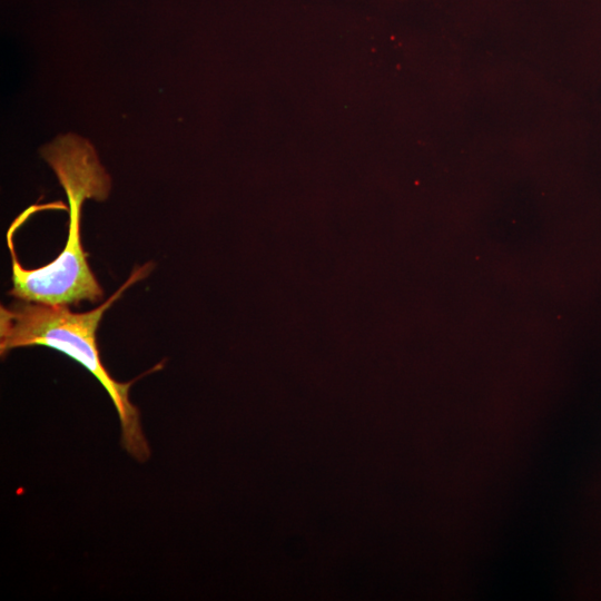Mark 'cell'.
<instances>
[{"label": "cell", "mask_w": 601, "mask_h": 601, "mask_svg": "<svg viewBox=\"0 0 601 601\" xmlns=\"http://www.w3.org/2000/svg\"><path fill=\"white\" fill-rule=\"evenodd\" d=\"M151 269L152 264L135 267L120 288L89 312L75 313L68 305L22 299L0 307L1 356L18 347L46 346L66 354L87 368L105 388L116 408L122 447L140 462L149 457L150 449L141 428L139 410L129 397L134 381L118 382L110 375L101 362L96 333L110 306Z\"/></svg>", "instance_id": "1"}, {"label": "cell", "mask_w": 601, "mask_h": 601, "mask_svg": "<svg viewBox=\"0 0 601 601\" xmlns=\"http://www.w3.org/2000/svg\"><path fill=\"white\" fill-rule=\"evenodd\" d=\"M53 168L69 201V229L63 250L56 259L39 268H24L16 254L13 237L18 226L28 217L24 211L7 233L16 299L53 305H78L82 300L98 302L104 289L87 262L88 254L80 240L81 206L87 198L105 199L110 178L100 166L95 150L83 140H61L43 151Z\"/></svg>", "instance_id": "2"}]
</instances>
